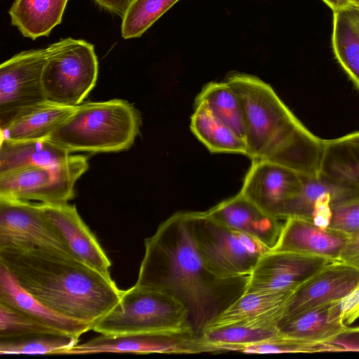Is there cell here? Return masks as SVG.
I'll return each instance as SVG.
<instances>
[{
  "label": "cell",
  "instance_id": "6da1fadb",
  "mask_svg": "<svg viewBox=\"0 0 359 359\" xmlns=\"http://www.w3.org/2000/svg\"><path fill=\"white\" fill-rule=\"evenodd\" d=\"M246 283L219 280L207 269L196 248L189 212H177L144 239L135 285L181 301L195 334L201 336L210 323L243 293Z\"/></svg>",
  "mask_w": 359,
  "mask_h": 359
},
{
  "label": "cell",
  "instance_id": "7a4b0ae2",
  "mask_svg": "<svg viewBox=\"0 0 359 359\" xmlns=\"http://www.w3.org/2000/svg\"><path fill=\"white\" fill-rule=\"evenodd\" d=\"M0 264L46 306L93 326L114 308L122 292L112 278L60 250L1 248Z\"/></svg>",
  "mask_w": 359,
  "mask_h": 359
},
{
  "label": "cell",
  "instance_id": "3957f363",
  "mask_svg": "<svg viewBox=\"0 0 359 359\" xmlns=\"http://www.w3.org/2000/svg\"><path fill=\"white\" fill-rule=\"evenodd\" d=\"M243 110L247 152L302 175H318L323 140L312 133L281 100L272 87L255 76L232 72L226 79Z\"/></svg>",
  "mask_w": 359,
  "mask_h": 359
},
{
  "label": "cell",
  "instance_id": "277c9868",
  "mask_svg": "<svg viewBox=\"0 0 359 359\" xmlns=\"http://www.w3.org/2000/svg\"><path fill=\"white\" fill-rule=\"evenodd\" d=\"M140 126L137 110L126 100L81 103L47 138L70 153L116 152L129 149Z\"/></svg>",
  "mask_w": 359,
  "mask_h": 359
},
{
  "label": "cell",
  "instance_id": "5b68a950",
  "mask_svg": "<svg viewBox=\"0 0 359 359\" xmlns=\"http://www.w3.org/2000/svg\"><path fill=\"white\" fill-rule=\"evenodd\" d=\"M92 330L100 334L161 333L197 336L185 305L165 292L135 285L122 290L114 308Z\"/></svg>",
  "mask_w": 359,
  "mask_h": 359
},
{
  "label": "cell",
  "instance_id": "8992f818",
  "mask_svg": "<svg viewBox=\"0 0 359 359\" xmlns=\"http://www.w3.org/2000/svg\"><path fill=\"white\" fill-rule=\"evenodd\" d=\"M189 215L203 264L219 280H248L259 258L271 250L252 236L219 223L206 211L189 212Z\"/></svg>",
  "mask_w": 359,
  "mask_h": 359
},
{
  "label": "cell",
  "instance_id": "52a82bcc",
  "mask_svg": "<svg viewBox=\"0 0 359 359\" xmlns=\"http://www.w3.org/2000/svg\"><path fill=\"white\" fill-rule=\"evenodd\" d=\"M97 75L98 61L92 43L82 39H61L43 71L46 100L67 107L78 106L95 87Z\"/></svg>",
  "mask_w": 359,
  "mask_h": 359
},
{
  "label": "cell",
  "instance_id": "ba28073f",
  "mask_svg": "<svg viewBox=\"0 0 359 359\" xmlns=\"http://www.w3.org/2000/svg\"><path fill=\"white\" fill-rule=\"evenodd\" d=\"M88 168L86 156L71 154L56 164L32 165L1 173L0 197L47 205L67 203L74 197L75 184Z\"/></svg>",
  "mask_w": 359,
  "mask_h": 359
},
{
  "label": "cell",
  "instance_id": "9c48e42d",
  "mask_svg": "<svg viewBox=\"0 0 359 359\" xmlns=\"http://www.w3.org/2000/svg\"><path fill=\"white\" fill-rule=\"evenodd\" d=\"M57 41L48 47L22 51L0 66V128L46 100L42 75Z\"/></svg>",
  "mask_w": 359,
  "mask_h": 359
},
{
  "label": "cell",
  "instance_id": "30bf717a",
  "mask_svg": "<svg viewBox=\"0 0 359 359\" xmlns=\"http://www.w3.org/2000/svg\"><path fill=\"white\" fill-rule=\"evenodd\" d=\"M6 248L55 250L72 255L41 203L0 197V249Z\"/></svg>",
  "mask_w": 359,
  "mask_h": 359
},
{
  "label": "cell",
  "instance_id": "8fae6325",
  "mask_svg": "<svg viewBox=\"0 0 359 359\" xmlns=\"http://www.w3.org/2000/svg\"><path fill=\"white\" fill-rule=\"evenodd\" d=\"M101 353L192 354L216 353L201 336L182 337L161 333L101 334L62 351L60 355Z\"/></svg>",
  "mask_w": 359,
  "mask_h": 359
},
{
  "label": "cell",
  "instance_id": "7c38bea8",
  "mask_svg": "<svg viewBox=\"0 0 359 359\" xmlns=\"http://www.w3.org/2000/svg\"><path fill=\"white\" fill-rule=\"evenodd\" d=\"M303 187L302 175L266 159H252L240 192L265 212L278 219Z\"/></svg>",
  "mask_w": 359,
  "mask_h": 359
},
{
  "label": "cell",
  "instance_id": "4fadbf2b",
  "mask_svg": "<svg viewBox=\"0 0 359 359\" xmlns=\"http://www.w3.org/2000/svg\"><path fill=\"white\" fill-rule=\"evenodd\" d=\"M332 262L317 256L270 250L257 262L244 292L297 290Z\"/></svg>",
  "mask_w": 359,
  "mask_h": 359
},
{
  "label": "cell",
  "instance_id": "5bb4252c",
  "mask_svg": "<svg viewBox=\"0 0 359 359\" xmlns=\"http://www.w3.org/2000/svg\"><path fill=\"white\" fill-rule=\"evenodd\" d=\"M359 283V269L341 261H333L297 288L284 317L337 302Z\"/></svg>",
  "mask_w": 359,
  "mask_h": 359
},
{
  "label": "cell",
  "instance_id": "9a60e30c",
  "mask_svg": "<svg viewBox=\"0 0 359 359\" xmlns=\"http://www.w3.org/2000/svg\"><path fill=\"white\" fill-rule=\"evenodd\" d=\"M42 208L57 229L71 254L77 259L111 279V261L97 238L79 215L75 205L41 203Z\"/></svg>",
  "mask_w": 359,
  "mask_h": 359
},
{
  "label": "cell",
  "instance_id": "2e32d148",
  "mask_svg": "<svg viewBox=\"0 0 359 359\" xmlns=\"http://www.w3.org/2000/svg\"><path fill=\"white\" fill-rule=\"evenodd\" d=\"M271 250L317 256L339 261L349 236L332 228L321 229L308 219L288 217Z\"/></svg>",
  "mask_w": 359,
  "mask_h": 359
},
{
  "label": "cell",
  "instance_id": "e0dca14e",
  "mask_svg": "<svg viewBox=\"0 0 359 359\" xmlns=\"http://www.w3.org/2000/svg\"><path fill=\"white\" fill-rule=\"evenodd\" d=\"M219 223L246 233L271 248L282 224L278 218L265 212L241 192L206 210Z\"/></svg>",
  "mask_w": 359,
  "mask_h": 359
},
{
  "label": "cell",
  "instance_id": "ac0fdd59",
  "mask_svg": "<svg viewBox=\"0 0 359 359\" xmlns=\"http://www.w3.org/2000/svg\"><path fill=\"white\" fill-rule=\"evenodd\" d=\"M0 302L66 334L80 337L91 330L93 327L90 323L66 317L46 306L21 287L1 264H0Z\"/></svg>",
  "mask_w": 359,
  "mask_h": 359
},
{
  "label": "cell",
  "instance_id": "d6986e66",
  "mask_svg": "<svg viewBox=\"0 0 359 359\" xmlns=\"http://www.w3.org/2000/svg\"><path fill=\"white\" fill-rule=\"evenodd\" d=\"M318 175L359 189V131L323 140Z\"/></svg>",
  "mask_w": 359,
  "mask_h": 359
},
{
  "label": "cell",
  "instance_id": "ffe728a7",
  "mask_svg": "<svg viewBox=\"0 0 359 359\" xmlns=\"http://www.w3.org/2000/svg\"><path fill=\"white\" fill-rule=\"evenodd\" d=\"M74 107L48 101L35 105L0 128L1 140L47 139L70 116Z\"/></svg>",
  "mask_w": 359,
  "mask_h": 359
},
{
  "label": "cell",
  "instance_id": "44dd1931",
  "mask_svg": "<svg viewBox=\"0 0 359 359\" xmlns=\"http://www.w3.org/2000/svg\"><path fill=\"white\" fill-rule=\"evenodd\" d=\"M69 0H14L8 11L11 24L25 37L48 36L62 20Z\"/></svg>",
  "mask_w": 359,
  "mask_h": 359
},
{
  "label": "cell",
  "instance_id": "7402d4cb",
  "mask_svg": "<svg viewBox=\"0 0 359 359\" xmlns=\"http://www.w3.org/2000/svg\"><path fill=\"white\" fill-rule=\"evenodd\" d=\"M70 155L69 151L48 139L1 140L0 174L28 165L56 164L66 160Z\"/></svg>",
  "mask_w": 359,
  "mask_h": 359
},
{
  "label": "cell",
  "instance_id": "603a6c76",
  "mask_svg": "<svg viewBox=\"0 0 359 359\" xmlns=\"http://www.w3.org/2000/svg\"><path fill=\"white\" fill-rule=\"evenodd\" d=\"M332 49L338 62L359 90V9L333 13Z\"/></svg>",
  "mask_w": 359,
  "mask_h": 359
},
{
  "label": "cell",
  "instance_id": "cb8c5ba5",
  "mask_svg": "<svg viewBox=\"0 0 359 359\" xmlns=\"http://www.w3.org/2000/svg\"><path fill=\"white\" fill-rule=\"evenodd\" d=\"M295 290L243 292L210 323L205 331L231 326L287 305Z\"/></svg>",
  "mask_w": 359,
  "mask_h": 359
},
{
  "label": "cell",
  "instance_id": "d4e9b609",
  "mask_svg": "<svg viewBox=\"0 0 359 359\" xmlns=\"http://www.w3.org/2000/svg\"><path fill=\"white\" fill-rule=\"evenodd\" d=\"M331 304L284 317L279 324L280 332L299 339L330 342L350 328L341 322L330 319L329 309Z\"/></svg>",
  "mask_w": 359,
  "mask_h": 359
},
{
  "label": "cell",
  "instance_id": "484cf974",
  "mask_svg": "<svg viewBox=\"0 0 359 359\" xmlns=\"http://www.w3.org/2000/svg\"><path fill=\"white\" fill-rule=\"evenodd\" d=\"M190 128L194 135L211 152L246 154L245 140L215 116L203 102L195 103Z\"/></svg>",
  "mask_w": 359,
  "mask_h": 359
},
{
  "label": "cell",
  "instance_id": "4316f807",
  "mask_svg": "<svg viewBox=\"0 0 359 359\" xmlns=\"http://www.w3.org/2000/svg\"><path fill=\"white\" fill-rule=\"evenodd\" d=\"M196 102L204 103L215 116L245 140L242 107L236 93L227 81L208 83L197 95Z\"/></svg>",
  "mask_w": 359,
  "mask_h": 359
},
{
  "label": "cell",
  "instance_id": "83f0119b",
  "mask_svg": "<svg viewBox=\"0 0 359 359\" xmlns=\"http://www.w3.org/2000/svg\"><path fill=\"white\" fill-rule=\"evenodd\" d=\"M79 341V337L65 334H34L0 339V354L60 355Z\"/></svg>",
  "mask_w": 359,
  "mask_h": 359
},
{
  "label": "cell",
  "instance_id": "f1b7e54d",
  "mask_svg": "<svg viewBox=\"0 0 359 359\" xmlns=\"http://www.w3.org/2000/svg\"><path fill=\"white\" fill-rule=\"evenodd\" d=\"M233 351L245 353H317L341 351L330 342H318L297 339L279 331L275 334L234 348Z\"/></svg>",
  "mask_w": 359,
  "mask_h": 359
},
{
  "label": "cell",
  "instance_id": "f546056e",
  "mask_svg": "<svg viewBox=\"0 0 359 359\" xmlns=\"http://www.w3.org/2000/svg\"><path fill=\"white\" fill-rule=\"evenodd\" d=\"M180 0H131L122 17L121 36L140 37L157 20Z\"/></svg>",
  "mask_w": 359,
  "mask_h": 359
},
{
  "label": "cell",
  "instance_id": "4dcf8cb0",
  "mask_svg": "<svg viewBox=\"0 0 359 359\" xmlns=\"http://www.w3.org/2000/svg\"><path fill=\"white\" fill-rule=\"evenodd\" d=\"M34 334L64 333L0 302V339L20 337Z\"/></svg>",
  "mask_w": 359,
  "mask_h": 359
},
{
  "label": "cell",
  "instance_id": "1f68e13d",
  "mask_svg": "<svg viewBox=\"0 0 359 359\" xmlns=\"http://www.w3.org/2000/svg\"><path fill=\"white\" fill-rule=\"evenodd\" d=\"M329 227L349 236L359 231V196L333 205Z\"/></svg>",
  "mask_w": 359,
  "mask_h": 359
},
{
  "label": "cell",
  "instance_id": "d6a6232c",
  "mask_svg": "<svg viewBox=\"0 0 359 359\" xmlns=\"http://www.w3.org/2000/svg\"><path fill=\"white\" fill-rule=\"evenodd\" d=\"M329 316L331 320L346 325L359 318V283L344 297L331 304Z\"/></svg>",
  "mask_w": 359,
  "mask_h": 359
},
{
  "label": "cell",
  "instance_id": "836d02e7",
  "mask_svg": "<svg viewBox=\"0 0 359 359\" xmlns=\"http://www.w3.org/2000/svg\"><path fill=\"white\" fill-rule=\"evenodd\" d=\"M341 351H359V327H350L330 341Z\"/></svg>",
  "mask_w": 359,
  "mask_h": 359
},
{
  "label": "cell",
  "instance_id": "e575fe53",
  "mask_svg": "<svg viewBox=\"0 0 359 359\" xmlns=\"http://www.w3.org/2000/svg\"><path fill=\"white\" fill-rule=\"evenodd\" d=\"M339 261L359 269V231L349 237L339 256Z\"/></svg>",
  "mask_w": 359,
  "mask_h": 359
},
{
  "label": "cell",
  "instance_id": "d590c367",
  "mask_svg": "<svg viewBox=\"0 0 359 359\" xmlns=\"http://www.w3.org/2000/svg\"><path fill=\"white\" fill-rule=\"evenodd\" d=\"M99 6L123 17L126 12L131 0H93Z\"/></svg>",
  "mask_w": 359,
  "mask_h": 359
},
{
  "label": "cell",
  "instance_id": "8d00e7d4",
  "mask_svg": "<svg viewBox=\"0 0 359 359\" xmlns=\"http://www.w3.org/2000/svg\"><path fill=\"white\" fill-rule=\"evenodd\" d=\"M334 12L346 9L351 6V0H323Z\"/></svg>",
  "mask_w": 359,
  "mask_h": 359
},
{
  "label": "cell",
  "instance_id": "74e56055",
  "mask_svg": "<svg viewBox=\"0 0 359 359\" xmlns=\"http://www.w3.org/2000/svg\"><path fill=\"white\" fill-rule=\"evenodd\" d=\"M351 5L359 9V0H351Z\"/></svg>",
  "mask_w": 359,
  "mask_h": 359
}]
</instances>
